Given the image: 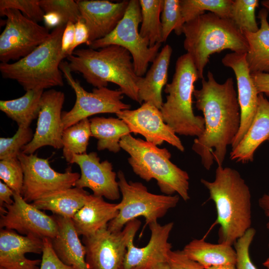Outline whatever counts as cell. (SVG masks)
I'll return each mask as SVG.
<instances>
[{
  "mask_svg": "<svg viewBox=\"0 0 269 269\" xmlns=\"http://www.w3.org/2000/svg\"><path fill=\"white\" fill-rule=\"evenodd\" d=\"M64 100L65 95L61 91L54 89L44 91L33 139L22 147V152L34 154L36 150L45 146L56 149L63 148L62 109Z\"/></svg>",
  "mask_w": 269,
  "mask_h": 269,
  "instance_id": "15",
  "label": "cell"
},
{
  "mask_svg": "<svg viewBox=\"0 0 269 269\" xmlns=\"http://www.w3.org/2000/svg\"><path fill=\"white\" fill-rule=\"evenodd\" d=\"M14 191L1 181H0V207L4 205H11L13 203Z\"/></svg>",
  "mask_w": 269,
  "mask_h": 269,
  "instance_id": "47",
  "label": "cell"
},
{
  "mask_svg": "<svg viewBox=\"0 0 269 269\" xmlns=\"http://www.w3.org/2000/svg\"><path fill=\"white\" fill-rule=\"evenodd\" d=\"M258 98L257 110L250 128L230 153V158L237 162H252L257 149L269 138V101L263 94Z\"/></svg>",
  "mask_w": 269,
  "mask_h": 269,
  "instance_id": "22",
  "label": "cell"
},
{
  "mask_svg": "<svg viewBox=\"0 0 269 269\" xmlns=\"http://www.w3.org/2000/svg\"><path fill=\"white\" fill-rule=\"evenodd\" d=\"M43 239L34 236H23L14 231L1 228L0 231V268L4 269H39L41 260H31L27 253L40 254Z\"/></svg>",
  "mask_w": 269,
  "mask_h": 269,
  "instance_id": "21",
  "label": "cell"
},
{
  "mask_svg": "<svg viewBox=\"0 0 269 269\" xmlns=\"http://www.w3.org/2000/svg\"><path fill=\"white\" fill-rule=\"evenodd\" d=\"M91 136L90 122L88 118L63 130L62 135L63 155L67 162L71 163L74 155L86 153Z\"/></svg>",
  "mask_w": 269,
  "mask_h": 269,
  "instance_id": "32",
  "label": "cell"
},
{
  "mask_svg": "<svg viewBox=\"0 0 269 269\" xmlns=\"http://www.w3.org/2000/svg\"><path fill=\"white\" fill-rule=\"evenodd\" d=\"M116 115L127 125L131 133L142 135L146 141L156 145L165 141L179 151H184L179 138L164 122L160 110L153 104L144 102L136 109L123 110Z\"/></svg>",
  "mask_w": 269,
  "mask_h": 269,
  "instance_id": "16",
  "label": "cell"
},
{
  "mask_svg": "<svg viewBox=\"0 0 269 269\" xmlns=\"http://www.w3.org/2000/svg\"><path fill=\"white\" fill-rule=\"evenodd\" d=\"M199 79L196 68L188 53L179 56L171 83L164 90L167 94L160 109L164 122L176 133L200 136L205 130L203 117L195 116L192 108L194 83Z\"/></svg>",
  "mask_w": 269,
  "mask_h": 269,
  "instance_id": "7",
  "label": "cell"
},
{
  "mask_svg": "<svg viewBox=\"0 0 269 269\" xmlns=\"http://www.w3.org/2000/svg\"><path fill=\"white\" fill-rule=\"evenodd\" d=\"M39 3L45 13L55 12L60 14L64 24L68 22L75 23L82 19L76 1L73 0H39Z\"/></svg>",
  "mask_w": 269,
  "mask_h": 269,
  "instance_id": "37",
  "label": "cell"
},
{
  "mask_svg": "<svg viewBox=\"0 0 269 269\" xmlns=\"http://www.w3.org/2000/svg\"><path fill=\"white\" fill-rule=\"evenodd\" d=\"M118 213L117 204L108 202L103 197L92 194L71 219L78 235L87 237L108 226Z\"/></svg>",
  "mask_w": 269,
  "mask_h": 269,
  "instance_id": "24",
  "label": "cell"
},
{
  "mask_svg": "<svg viewBox=\"0 0 269 269\" xmlns=\"http://www.w3.org/2000/svg\"><path fill=\"white\" fill-rule=\"evenodd\" d=\"M13 203L4 205L5 214L0 216V229L16 231L23 236L34 235L42 239H52L58 233L54 216H49L31 203L25 201L21 194L14 192Z\"/></svg>",
  "mask_w": 269,
  "mask_h": 269,
  "instance_id": "14",
  "label": "cell"
},
{
  "mask_svg": "<svg viewBox=\"0 0 269 269\" xmlns=\"http://www.w3.org/2000/svg\"><path fill=\"white\" fill-rule=\"evenodd\" d=\"M200 89H195V106L202 111L205 121L203 134L194 139L192 150L209 170L215 161L222 166L229 145H231L240 127L241 111L233 79L222 84L208 71Z\"/></svg>",
  "mask_w": 269,
  "mask_h": 269,
  "instance_id": "1",
  "label": "cell"
},
{
  "mask_svg": "<svg viewBox=\"0 0 269 269\" xmlns=\"http://www.w3.org/2000/svg\"><path fill=\"white\" fill-rule=\"evenodd\" d=\"M89 32L88 28L82 19L75 23V39L71 49V54L76 48L81 44L86 43L89 41Z\"/></svg>",
  "mask_w": 269,
  "mask_h": 269,
  "instance_id": "44",
  "label": "cell"
},
{
  "mask_svg": "<svg viewBox=\"0 0 269 269\" xmlns=\"http://www.w3.org/2000/svg\"><path fill=\"white\" fill-rule=\"evenodd\" d=\"M54 216L58 225V233L51 240L55 254L66 265L75 269H89L84 245L79 238L72 219Z\"/></svg>",
  "mask_w": 269,
  "mask_h": 269,
  "instance_id": "23",
  "label": "cell"
},
{
  "mask_svg": "<svg viewBox=\"0 0 269 269\" xmlns=\"http://www.w3.org/2000/svg\"><path fill=\"white\" fill-rule=\"evenodd\" d=\"M269 12L265 8L259 12L261 26L256 32L243 31L249 46L246 59L251 74L269 72Z\"/></svg>",
  "mask_w": 269,
  "mask_h": 269,
  "instance_id": "26",
  "label": "cell"
},
{
  "mask_svg": "<svg viewBox=\"0 0 269 269\" xmlns=\"http://www.w3.org/2000/svg\"><path fill=\"white\" fill-rule=\"evenodd\" d=\"M222 63L225 66L231 68L235 73L240 107V127L231 145L233 149L239 143L253 122L258 106L259 94L246 61V53H228L222 59Z\"/></svg>",
  "mask_w": 269,
  "mask_h": 269,
  "instance_id": "18",
  "label": "cell"
},
{
  "mask_svg": "<svg viewBox=\"0 0 269 269\" xmlns=\"http://www.w3.org/2000/svg\"><path fill=\"white\" fill-rule=\"evenodd\" d=\"M259 205L268 218L266 227L269 233V194L268 193L264 194L259 198Z\"/></svg>",
  "mask_w": 269,
  "mask_h": 269,
  "instance_id": "48",
  "label": "cell"
},
{
  "mask_svg": "<svg viewBox=\"0 0 269 269\" xmlns=\"http://www.w3.org/2000/svg\"><path fill=\"white\" fill-rule=\"evenodd\" d=\"M59 68L67 83L75 92L76 97L73 108L69 111L62 112L63 130L96 114H116L131 108L130 105L122 101L123 93L119 89L112 90L107 87L95 88L92 92H89L73 78L67 61H62Z\"/></svg>",
  "mask_w": 269,
  "mask_h": 269,
  "instance_id": "10",
  "label": "cell"
},
{
  "mask_svg": "<svg viewBox=\"0 0 269 269\" xmlns=\"http://www.w3.org/2000/svg\"><path fill=\"white\" fill-rule=\"evenodd\" d=\"M120 144L129 154L128 162L136 175L147 182L155 179L164 195L176 194L184 201L190 199L189 175L171 162L167 149L131 134L123 137Z\"/></svg>",
  "mask_w": 269,
  "mask_h": 269,
  "instance_id": "5",
  "label": "cell"
},
{
  "mask_svg": "<svg viewBox=\"0 0 269 269\" xmlns=\"http://www.w3.org/2000/svg\"><path fill=\"white\" fill-rule=\"evenodd\" d=\"M75 39V23L68 22L65 24L61 41L63 54L67 58L71 54V49Z\"/></svg>",
  "mask_w": 269,
  "mask_h": 269,
  "instance_id": "43",
  "label": "cell"
},
{
  "mask_svg": "<svg viewBox=\"0 0 269 269\" xmlns=\"http://www.w3.org/2000/svg\"><path fill=\"white\" fill-rule=\"evenodd\" d=\"M251 76L258 93L269 96V73H256Z\"/></svg>",
  "mask_w": 269,
  "mask_h": 269,
  "instance_id": "45",
  "label": "cell"
},
{
  "mask_svg": "<svg viewBox=\"0 0 269 269\" xmlns=\"http://www.w3.org/2000/svg\"><path fill=\"white\" fill-rule=\"evenodd\" d=\"M89 32L87 45L109 35L124 17L129 0L114 2L107 0H76Z\"/></svg>",
  "mask_w": 269,
  "mask_h": 269,
  "instance_id": "19",
  "label": "cell"
},
{
  "mask_svg": "<svg viewBox=\"0 0 269 269\" xmlns=\"http://www.w3.org/2000/svg\"><path fill=\"white\" fill-rule=\"evenodd\" d=\"M17 158L23 169L24 178L21 193L23 199L31 203L54 193L75 187L80 174L72 172L71 167L65 172L53 169L48 158L21 151Z\"/></svg>",
  "mask_w": 269,
  "mask_h": 269,
  "instance_id": "11",
  "label": "cell"
},
{
  "mask_svg": "<svg viewBox=\"0 0 269 269\" xmlns=\"http://www.w3.org/2000/svg\"><path fill=\"white\" fill-rule=\"evenodd\" d=\"M71 72L82 74L86 82L95 88L107 87L109 83L119 86L123 94L141 104L137 83L141 77L135 73L129 51L117 45L98 49H75L67 57Z\"/></svg>",
  "mask_w": 269,
  "mask_h": 269,
  "instance_id": "3",
  "label": "cell"
},
{
  "mask_svg": "<svg viewBox=\"0 0 269 269\" xmlns=\"http://www.w3.org/2000/svg\"><path fill=\"white\" fill-rule=\"evenodd\" d=\"M43 90H29L21 97L0 100V110L19 127H29L39 115Z\"/></svg>",
  "mask_w": 269,
  "mask_h": 269,
  "instance_id": "30",
  "label": "cell"
},
{
  "mask_svg": "<svg viewBox=\"0 0 269 269\" xmlns=\"http://www.w3.org/2000/svg\"><path fill=\"white\" fill-rule=\"evenodd\" d=\"M65 25L50 33L47 39L26 56L13 63L0 64L3 78L15 80L25 91L63 86V73L59 66L66 58L61 41Z\"/></svg>",
  "mask_w": 269,
  "mask_h": 269,
  "instance_id": "6",
  "label": "cell"
},
{
  "mask_svg": "<svg viewBox=\"0 0 269 269\" xmlns=\"http://www.w3.org/2000/svg\"><path fill=\"white\" fill-rule=\"evenodd\" d=\"M261 4L264 8L266 9L269 12V0H264L261 1Z\"/></svg>",
  "mask_w": 269,
  "mask_h": 269,
  "instance_id": "51",
  "label": "cell"
},
{
  "mask_svg": "<svg viewBox=\"0 0 269 269\" xmlns=\"http://www.w3.org/2000/svg\"><path fill=\"white\" fill-rule=\"evenodd\" d=\"M0 178L14 192L21 194L24 174L17 157L0 160Z\"/></svg>",
  "mask_w": 269,
  "mask_h": 269,
  "instance_id": "38",
  "label": "cell"
},
{
  "mask_svg": "<svg viewBox=\"0 0 269 269\" xmlns=\"http://www.w3.org/2000/svg\"><path fill=\"white\" fill-rule=\"evenodd\" d=\"M90 194L83 188L74 187L43 197L31 204L41 210H48L55 215L72 219L85 205Z\"/></svg>",
  "mask_w": 269,
  "mask_h": 269,
  "instance_id": "28",
  "label": "cell"
},
{
  "mask_svg": "<svg viewBox=\"0 0 269 269\" xmlns=\"http://www.w3.org/2000/svg\"><path fill=\"white\" fill-rule=\"evenodd\" d=\"M141 21L139 34L146 40L149 47L162 43L160 14L164 0H139Z\"/></svg>",
  "mask_w": 269,
  "mask_h": 269,
  "instance_id": "31",
  "label": "cell"
},
{
  "mask_svg": "<svg viewBox=\"0 0 269 269\" xmlns=\"http://www.w3.org/2000/svg\"><path fill=\"white\" fill-rule=\"evenodd\" d=\"M43 21L45 23V26L49 29L52 28H55L62 25H65L64 24L61 15L55 12L45 13Z\"/></svg>",
  "mask_w": 269,
  "mask_h": 269,
  "instance_id": "46",
  "label": "cell"
},
{
  "mask_svg": "<svg viewBox=\"0 0 269 269\" xmlns=\"http://www.w3.org/2000/svg\"><path fill=\"white\" fill-rule=\"evenodd\" d=\"M71 163H76L81 170L80 178L75 187L88 188L93 194L114 201L120 198V190L117 174L112 163L107 160L100 161L97 152L75 154Z\"/></svg>",
  "mask_w": 269,
  "mask_h": 269,
  "instance_id": "17",
  "label": "cell"
},
{
  "mask_svg": "<svg viewBox=\"0 0 269 269\" xmlns=\"http://www.w3.org/2000/svg\"><path fill=\"white\" fill-rule=\"evenodd\" d=\"M189 259L205 269L215 266L236 265L237 254L232 246L224 243L212 244L204 238L193 239L182 250Z\"/></svg>",
  "mask_w": 269,
  "mask_h": 269,
  "instance_id": "27",
  "label": "cell"
},
{
  "mask_svg": "<svg viewBox=\"0 0 269 269\" xmlns=\"http://www.w3.org/2000/svg\"><path fill=\"white\" fill-rule=\"evenodd\" d=\"M43 248L39 269H75L63 264L55 254L49 238H43Z\"/></svg>",
  "mask_w": 269,
  "mask_h": 269,
  "instance_id": "41",
  "label": "cell"
},
{
  "mask_svg": "<svg viewBox=\"0 0 269 269\" xmlns=\"http://www.w3.org/2000/svg\"><path fill=\"white\" fill-rule=\"evenodd\" d=\"M34 134L30 127H19L11 137L0 138V159L17 157L22 147L32 140Z\"/></svg>",
  "mask_w": 269,
  "mask_h": 269,
  "instance_id": "36",
  "label": "cell"
},
{
  "mask_svg": "<svg viewBox=\"0 0 269 269\" xmlns=\"http://www.w3.org/2000/svg\"><path fill=\"white\" fill-rule=\"evenodd\" d=\"M5 27L0 35V60L8 63L26 56L48 37L49 29L24 16L19 10L6 9Z\"/></svg>",
  "mask_w": 269,
  "mask_h": 269,
  "instance_id": "12",
  "label": "cell"
},
{
  "mask_svg": "<svg viewBox=\"0 0 269 269\" xmlns=\"http://www.w3.org/2000/svg\"><path fill=\"white\" fill-rule=\"evenodd\" d=\"M141 21L139 1L130 0L125 15L114 30L103 38L90 43L89 48L98 49L110 45L121 46L131 53L136 75L142 77L149 62L158 54L161 43L149 47L148 42L140 35L138 28Z\"/></svg>",
  "mask_w": 269,
  "mask_h": 269,
  "instance_id": "9",
  "label": "cell"
},
{
  "mask_svg": "<svg viewBox=\"0 0 269 269\" xmlns=\"http://www.w3.org/2000/svg\"><path fill=\"white\" fill-rule=\"evenodd\" d=\"M268 140L269 141V138H268ZM268 194H269V193H268Z\"/></svg>",
  "mask_w": 269,
  "mask_h": 269,
  "instance_id": "54",
  "label": "cell"
},
{
  "mask_svg": "<svg viewBox=\"0 0 269 269\" xmlns=\"http://www.w3.org/2000/svg\"><path fill=\"white\" fill-rule=\"evenodd\" d=\"M117 177L122 198L117 203V216L108 225L110 232L121 231L128 223L138 217L144 218V227L157 222L179 201L180 196L177 194H153L141 182L128 181L122 170L118 171Z\"/></svg>",
  "mask_w": 269,
  "mask_h": 269,
  "instance_id": "8",
  "label": "cell"
},
{
  "mask_svg": "<svg viewBox=\"0 0 269 269\" xmlns=\"http://www.w3.org/2000/svg\"><path fill=\"white\" fill-rule=\"evenodd\" d=\"M152 267H147V266H146V267H134V268H131V269H152ZM122 269H123L122 268Z\"/></svg>",
  "mask_w": 269,
  "mask_h": 269,
  "instance_id": "53",
  "label": "cell"
},
{
  "mask_svg": "<svg viewBox=\"0 0 269 269\" xmlns=\"http://www.w3.org/2000/svg\"><path fill=\"white\" fill-rule=\"evenodd\" d=\"M152 269H169V268L167 263H162L154 265Z\"/></svg>",
  "mask_w": 269,
  "mask_h": 269,
  "instance_id": "50",
  "label": "cell"
},
{
  "mask_svg": "<svg viewBox=\"0 0 269 269\" xmlns=\"http://www.w3.org/2000/svg\"><path fill=\"white\" fill-rule=\"evenodd\" d=\"M209 198L214 203L216 222L220 226L219 243L232 246L252 228V198L250 188L236 169L218 166L215 179L202 178Z\"/></svg>",
  "mask_w": 269,
  "mask_h": 269,
  "instance_id": "2",
  "label": "cell"
},
{
  "mask_svg": "<svg viewBox=\"0 0 269 269\" xmlns=\"http://www.w3.org/2000/svg\"><path fill=\"white\" fill-rule=\"evenodd\" d=\"M140 225L141 222L136 219L120 232H110L107 226L92 235L83 237L88 269H122L128 241L135 236Z\"/></svg>",
  "mask_w": 269,
  "mask_h": 269,
  "instance_id": "13",
  "label": "cell"
},
{
  "mask_svg": "<svg viewBox=\"0 0 269 269\" xmlns=\"http://www.w3.org/2000/svg\"><path fill=\"white\" fill-rule=\"evenodd\" d=\"M256 233V230L252 227L234 244L237 254V269H258L250 256V248Z\"/></svg>",
  "mask_w": 269,
  "mask_h": 269,
  "instance_id": "40",
  "label": "cell"
},
{
  "mask_svg": "<svg viewBox=\"0 0 269 269\" xmlns=\"http://www.w3.org/2000/svg\"><path fill=\"white\" fill-rule=\"evenodd\" d=\"M183 33L184 48L196 68L199 79L204 78L210 55L227 49L238 53H246L249 50L245 36L231 20L212 12L186 22Z\"/></svg>",
  "mask_w": 269,
  "mask_h": 269,
  "instance_id": "4",
  "label": "cell"
},
{
  "mask_svg": "<svg viewBox=\"0 0 269 269\" xmlns=\"http://www.w3.org/2000/svg\"><path fill=\"white\" fill-rule=\"evenodd\" d=\"M258 0H233L229 19L242 32H256L258 27L255 16Z\"/></svg>",
  "mask_w": 269,
  "mask_h": 269,
  "instance_id": "34",
  "label": "cell"
},
{
  "mask_svg": "<svg viewBox=\"0 0 269 269\" xmlns=\"http://www.w3.org/2000/svg\"><path fill=\"white\" fill-rule=\"evenodd\" d=\"M205 269H237V268L235 265L225 264L212 266Z\"/></svg>",
  "mask_w": 269,
  "mask_h": 269,
  "instance_id": "49",
  "label": "cell"
},
{
  "mask_svg": "<svg viewBox=\"0 0 269 269\" xmlns=\"http://www.w3.org/2000/svg\"><path fill=\"white\" fill-rule=\"evenodd\" d=\"M6 9H17L36 22L42 21L45 14L40 5L39 0H0V13Z\"/></svg>",
  "mask_w": 269,
  "mask_h": 269,
  "instance_id": "39",
  "label": "cell"
},
{
  "mask_svg": "<svg viewBox=\"0 0 269 269\" xmlns=\"http://www.w3.org/2000/svg\"><path fill=\"white\" fill-rule=\"evenodd\" d=\"M89 120L91 135L97 139L99 151L107 149L118 152L122 138L131 133L127 125L118 118L94 117Z\"/></svg>",
  "mask_w": 269,
  "mask_h": 269,
  "instance_id": "29",
  "label": "cell"
},
{
  "mask_svg": "<svg viewBox=\"0 0 269 269\" xmlns=\"http://www.w3.org/2000/svg\"><path fill=\"white\" fill-rule=\"evenodd\" d=\"M233 0H180L185 23L205 13L206 11L229 19Z\"/></svg>",
  "mask_w": 269,
  "mask_h": 269,
  "instance_id": "33",
  "label": "cell"
},
{
  "mask_svg": "<svg viewBox=\"0 0 269 269\" xmlns=\"http://www.w3.org/2000/svg\"><path fill=\"white\" fill-rule=\"evenodd\" d=\"M167 263L169 269H205L199 263L187 257L182 250H171Z\"/></svg>",
  "mask_w": 269,
  "mask_h": 269,
  "instance_id": "42",
  "label": "cell"
},
{
  "mask_svg": "<svg viewBox=\"0 0 269 269\" xmlns=\"http://www.w3.org/2000/svg\"><path fill=\"white\" fill-rule=\"evenodd\" d=\"M263 264L267 269H269V256L267 258V259L264 261Z\"/></svg>",
  "mask_w": 269,
  "mask_h": 269,
  "instance_id": "52",
  "label": "cell"
},
{
  "mask_svg": "<svg viewBox=\"0 0 269 269\" xmlns=\"http://www.w3.org/2000/svg\"><path fill=\"white\" fill-rule=\"evenodd\" d=\"M172 52L170 45L166 44L163 46L145 77H141L137 83L138 96L141 103H150L161 109L163 104L162 90L167 84Z\"/></svg>",
  "mask_w": 269,
  "mask_h": 269,
  "instance_id": "25",
  "label": "cell"
},
{
  "mask_svg": "<svg viewBox=\"0 0 269 269\" xmlns=\"http://www.w3.org/2000/svg\"><path fill=\"white\" fill-rule=\"evenodd\" d=\"M160 20L162 43L166 41L173 30L177 35L183 33L185 23L181 11L180 0H164Z\"/></svg>",
  "mask_w": 269,
  "mask_h": 269,
  "instance_id": "35",
  "label": "cell"
},
{
  "mask_svg": "<svg viewBox=\"0 0 269 269\" xmlns=\"http://www.w3.org/2000/svg\"><path fill=\"white\" fill-rule=\"evenodd\" d=\"M174 223L169 222L161 225L157 222L148 226L150 237L144 247H137L134 244L135 236L131 237L127 245V251L123 269H129L136 267H151L167 263L168 253L172 250L168 242Z\"/></svg>",
  "mask_w": 269,
  "mask_h": 269,
  "instance_id": "20",
  "label": "cell"
}]
</instances>
